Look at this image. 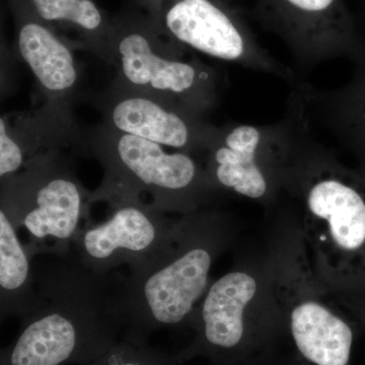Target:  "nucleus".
Listing matches in <instances>:
<instances>
[{
  "label": "nucleus",
  "mask_w": 365,
  "mask_h": 365,
  "mask_svg": "<svg viewBox=\"0 0 365 365\" xmlns=\"http://www.w3.org/2000/svg\"><path fill=\"white\" fill-rule=\"evenodd\" d=\"M260 4L275 25L292 37L332 38L359 56L365 50L344 0H260Z\"/></svg>",
  "instance_id": "nucleus-9"
},
{
  "label": "nucleus",
  "mask_w": 365,
  "mask_h": 365,
  "mask_svg": "<svg viewBox=\"0 0 365 365\" xmlns=\"http://www.w3.org/2000/svg\"><path fill=\"white\" fill-rule=\"evenodd\" d=\"M25 153L20 144L9 135L6 121L0 120V177L13 176L23 167Z\"/></svg>",
  "instance_id": "nucleus-18"
},
{
  "label": "nucleus",
  "mask_w": 365,
  "mask_h": 365,
  "mask_svg": "<svg viewBox=\"0 0 365 365\" xmlns=\"http://www.w3.org/2000/svg\"><path fill=\"white\" fill-rule=\"evenodd\" d=\"M261 134L256 127L241 125L225 137L215 153L216 180L249 198H260L267 190L265 178L257 165Z\"/></svg>",
  "instance_id": "nucleus-12"
},
{
  "label": "nucleus",
  "mask_w": 365,
  "mask_h": 365,
  "mask_svg": "<svg viewBox=\"0 0 365 365\" xmlns=\"http://www.w3.org/2000/svg\"><path fill=\"white\" fill-rule=\"evenodd\" d=\"M36 11L44 21H69L86 31L102 26L103 16L93 0H32Z\"/></svg>",
  "instance_id": "nucleus-16"
},
{
  "label": "nucleus",
  "mask_w": 365,
  "mask_h": 365,
  "mask_svg": "<svg viewBox=\"0 0 365 365\" xmlns=\"http://www.w3.org/2000/svg\"><path fill=\"white\" fill-rule=\"evenodd\" d=\"M111 121L122 133L160 145L181 148L189 143L190 130L185 120L150 98H123L113 108Z\"/></svg>",
  "instance_id": "nucleus-13"
},
{
  "label": "nucleus",
  "mask_w": 365,
  "mask_h": 365,
  "mask_svg": "<svg viewBox=\"0 0 365 365\" xmlns=\"http://www.w3.org/2000/svg\"><path fill=\"white\" fill-rule=\"evenodd\" d=\"M1 180L0 210L18 232H28L34 256L68 257L91 196L71 170L53 158H36L20 176Z\"/></svg>",
  "instance_id": "nucleus-3"
},
{
  "label": "nucleus",
  "mask_w": 365,
  "mask_h": 365,
  "mask_svg": "<svg viewBox=\"0 0 365 365\" xmlns=\"http://www.w3.org/2000/svg\"><path fill=\"white\" fill-rule=\"evenodd\" d=\"M307 205L329 223L336 247L352 259L365 280V180H323L309 191Z\"/></svg>",
  "instance_id": "nucleus-8"
},
{
  "label": "nucleus",
  "mask_w": 365,
  "mask_h": 365,
  "mask_svg": "<svg viewBox=\"0 0 365 365\" xmlns=\"http://www.w3.org/2000/svg\"><path fill=\"white\" fill-rule=\"evenodd\" d=\"M356 83L347 96L345 120L349 138L365 160V55Z\"/></svg>",
  "instance_id": "nucleus-17"
},
{
  "label": "nucleus",
  "mask_w": 365,
  "mask_h": 365,
  "mask_svg": "<svg viewBox=\"0 0 365 365\" xmlns=\"http://www.w3.org/2000/svg\"><path fill=\"white\" fill-rule=\"evenodd\" d=\"M107 201L111 207L106 220L86 223L72 244L76 260L93 272L143 265L170 241L179 225L138 197L114 196Z\"/></svg>",
  "instance_id": "nucleus-4"
},
{
  "label": "nucleus",
  "mask_w": 365,
  "mask_h": 365,
  "mask_svg": "<svg viewBox=\"0 0 365 365\" xmlns=\"http://www.w3.org/2000/svg\"><path fill=\"white\" fill-rule=\"evenodd\" d=\"M54 257L35 272V302L0 365H88L121 339L125 277Z\"/></svg>",
  "instance_id": "nucleus-1"
},
{
  "label": "nucleus",
  "mask_w": 365,
  "mask_h": 365,
  "mask_svg": "<svg viewBox=\"0 0 365 365\" xmlns=\"http://www.w3.org/2000/svg\"><path fill=\"white\" fill-rule=\"evenodd\" d=\"M118 52L124 76L133 85L174 93H185L195 85L197 72L191 64L163 58L143 34L125 35Z\"/></svg>",
  "instance_id": "nucleus-11"
},
{
  "label": "nucleus",
  "mask_w": 365,
  "mask_h": 365,
  "mask_svg": "<svg viewBox=\"0 0 365 365\" xmlns=\"http://www.w3.org/2000/svg\"><path fill=\"white\" fill-rule=\"evenodd\" d=\"M19 49L41 85L52 91L71 88L78 78L68 48L46 26L26 23L19 32Z\"/></svg>",
  "instance_id": "nucleus-14"
},
{
  "label": "nucleus",
  "mask_w": 365,
  "mask_h": 365,
  "mask_svg": "<svg viewBox=\"0 0 365 365\" xmlns=\"http://www.w3.org/2000/svg\"><path fill=\"white\" fill-rule=\"evenodd\" d=\"M163 23L175 39L209 56L235 61L249 52L246 29L218 0H170Z\"/></svg>",
  "instance_id": "nucleus-7"
},
{
  "label": "nucleus",
  "mask_w": 365,
  "mask_h": 365,
  "mask_svg": "<svg viewBox=\"0 0 365 365\" xmlns=\"http://www.w3.org/2000/svg\"><path fill=\"white\" fill-rule=\"evenodd\" d=\"M100 157L107 176L90 202L120 195L139 197L145 191L158 210H178L197 179L196 165L189 155L165 153L160 144L122 132L100 150Z\"/></svg>",
  "instance_id": "nucleus-5"
},
{
  "label": "nucleus",
  "mask_w": 365,
  "mask_h": 365,
  "mask_svg": "<svg viewBox=\"0 0 365 365\" xmlns=\"http://www.w3.org/2000/svg\"><path fill=\"white\" fill-rule=\"evenodd\" d=\"M225 365H235L234 364H225Z\"/></svg>",
  "instance_id": "nucleus-19"
},
{
  "label": "nucleus",
  "mask_w": 365,
  "mask_h": 365,
  "mask_svg": "<svg viewBox=\"0 0 365 365\" xmlns=\"http://www.w3.org/2000/svg\"><path fill=\"white\" fill-rule=\"evenodd\" d=\"M176 357L150 345L148 340L122 336L102 356L88 365H178Z\"/></svg>",
  "instance_id": "nucleus-15"
},
{
  "label": "nucleus",
  "mask_w": 365,
  "mask_h": 365,
  "mask_svg": "<svg viewBox=\"0 0 365 365\" xmlns=\"http://www.w3.org/2000/svg\"><path fill=\"white\" fill-rule=\"evenodd\" d=\"M34 255L21 242L18 230L0 210V317L21 319L35 302Z\"/></svg>",
  "instance_id": "nucleus-10"
},
{
  "label": "nucleus",
  "mask_w": 365,
  "mask_h": 365,
  "mask_svg": "<svg viewBox=\"0 0 365 365\" xmlns=\"http://www.w3.org/2000/svg\"><path fill=\"white\" fill-rule=\"evenodd\" d=\"M256 290V281L246 273H228L216 281L203 302L198 338L178 355V362L199 353L215 359V365L232 362L246 340L244 312Z\"/></svg>",
  "instance_id": "nucleus-6"
},
{
  "label": "nucleus",
  "mask_w": 365,
  "mask_h": 365,
  "mask_svg": "<svg viewBox=\"0 0 365 365\" xmlns=\"http://www.w3.org/2000/svg\"><path fill=\"white\" fill-rule=\"evenodd\" d=\"M191 227L179 223L170 241L125 277L122 336L148 340L162 329L181 325L193 312L207 288L213 254L194 239Z\"/></svg>",
  "instance_id": "nucleus-2"
}]
</instances>
